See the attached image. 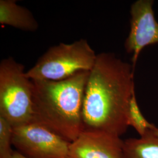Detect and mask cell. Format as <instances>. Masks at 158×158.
Returning a JSON list of instances; mask_svg holds the SVG:
<instances>
[{"instance_id":"cell-1","label":"cell","mask_w":158,"mask_h":158,"mask_svg":"<svg viewBox=\"0 0 158 158\" xmlns=\"http://www.w3.org/2000/svg\"><path fill=\"white\" fill-rule=\"evenodd\" d=\"M134 69L111 53L97 54L85 89L83 131H101L121 136L128 128L127 113L135 91Z\"/></svg>"},{"instance_id":"cell-2","label":"cell","mask_w":158,"mask_h":158,"mask_svg":"<svg viewBox=\"0 0 158 158\" xmlns=\"http://www.w3.org/2000/svg\"><path fill=\"white\" fill-rule=\"evenodd\" d=\"M89 74L80 72L59 81L31 80V123L41 125L70 142L74 141L83 131L82 110Z\"/></svg>"},{"instance_id":"cell-3","label":"cell","mask_w":158,"mask_h":158,"mask_svg":"<svg viewBox=\"0 0 158 158\" xmlns=\"http://www.w3.org/2000/svg\"><path fill=\"white\" fill-rule=\"evenodd\" d=\"M97 54L85 39L49 48L25 73L31 80L59 81L80 72H90Z\"/></svg>"},{"instance_id":"cell-4","label":"cell","mask_w":158,"mask_h":158,"mask_svg":"<svg viewBox=\"0 0 158 158\" xmlns=\"http://www.w3.org/2000/svg\"><path fill=\"white\" fill-rule=\"evenodd\" d=\"M25 73L12 57L0 63V117L12 127L32 121V83Z\"/></svg>"},{"instance_id":"cell-5","label":"cell","mask_w":158,"mask_h":158,"mask_svg":"<svg viewBox=\"0 0 158 158\" xmlns=\"http://www.w3.org/2000/svg\"><path fill=\"white\" fill-rule=\"evenodd\" d=\"M70 143L35 123L13 127L12 145L26 158H68Z\"/></svg>"},{"instance_id":"cell-6","label":"cell","mask_w":158,"mask_h":158,"mask_svg":"<svg viewBox=\"0 0 158 158\" xmlns=\"http://www.w3.org/2000/svg\"><path fill=\"white\" fill-rule=\"evenodd\" d=\"M151 0H138L131 7L130 31L125 42V48L132 54V63L134 69L142 49L158 43V23L156 22Z\"/></svg>"},{"instance_id":"cell-7","label":"cell","mask_w":158,"mask_h":158,"mask_svg":"<svg viewBox=\"0 0 158 158\" xmlns=\"http://www.w3.org/2000/svg\"><path fill=\"white\" fill-rule=\"evenodd\" d=\"M124 141L101 131H83L70 144L68 158H124Z\"/></svg>"},{"instance_id":"cell-8","label":"cell","mask_w":158,"mask_h":158,"mask_svg":"<svg viewBox=\"0 0 158 158\" xmlns=\"http://www.w3.org/2000/svg\"><path fill=\"white\" fill-rule=\"evenodd\" d=\"M0 23L24 31L35 32L39 23L28 8L15 0H0Z\"/></svg>"},{"instance_id":"cell-9","label":"cell","mask_w":158,"mask_h":158,"mask_svg":"<svg viewBox=\"0 0 158 158\" xmlns=\"http://www.w3.org/2000/svg\"><path fill=\"white\" fill-rule=\"evenodd\" d=\"M124 158H158V138L151 130L139 138L124 141Z\"/></svg>"},{"instance_id":"cell-10","label":"cell","mask_w":158,"mask_h":158,"mask_svg":"<svg viewBox=\"0 0 158 158\" xmlns=\"http://www.w3.org/2000/svg\"><path fill=\"white\" fill-rule=\"evenodd\" d=\"M127 122L128 126L134 128L141 137L145 135L149 130L156 128L155 125L149 123L142 115L137 104L135 91L132 94L129 103Z\"/></svg>"},{"instance_id":"cell-11","label":"cell","mask_w":158,"mask_h":158,"mask_svg":"<svg viewBox=\"0 0 158 158\" xmlns=\"http://www.w3.org/2000/svg\"><path fill=\"white\" fill-rule=\"evenodd\" d=\"M13 127L6 119L0 117V158H10Z\"/></svg>"},{"instance_id":"cell-12","label":"cell","mask_w":158,"mask_h":158,"mask_svg":"<svg viewBox=\"0 0 158 158\" xmlns=\"http://www.w3.org/2000/svg\"><path fill=\"white\" fill-rule=\"evenodd\" d=\"M10 158H27L25 156H23L21 153L17 152V151H14V152L12 153L11 156Z\"/></svg>"},{"instance_id":"cell-13","label":"cell","mask_w":158,"mask_h":158,"mask_svg":"<svg viewBox=\"0 0 158 158\" xmlns=\"http://www.w3.org/2000/svg\"><path fill=\"white\" fill-rule=\"evenodd\" d=\"M153 134L156 136V137L158 138V128H155V129L151 130Z\"/></svg>"}]
</instances>
